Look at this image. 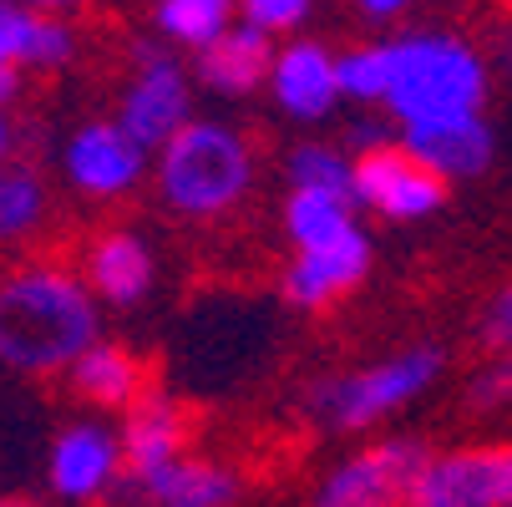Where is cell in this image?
Masks as SVG:
<instances>
[{
  "instance_id": "1",
  "label": "cell",
  "mask_w": 512,
  "mask_h": 507,
  "mask_svg": "<svg viewBox=\"0 0 512 507\" xmlns=\"http://www.w3.org/2000/svg\"><path fill=\"white\" fill-rule=\"evenodd\" d=\"M102 335V305L66 264H21L0 274V366L61 376Z\"/></svg>"
},
{
  "instance_id": "2",
  "label": "cell",
  "mask_w": 512,
  "mask_h": 507,
  "mask_svg": "<svg viewBox=\"0 0 512 507\" xmlns=\"http://www.w3.org/2000/svg\"><path fill=\"white\" fill-rule=\"evenodd\" d=\"M153 183L158 198L183 219H224L254 188V148L229 122L188 117L163 148H153Z\"/></svg>"
},
{
  "instance_id": "3",
  "label": "cell",
  "mask_w": 512,
  "mask_h": 507,
  "mask_svg": "<svg viewBox=\"0 0 512 507\" xmlns=\"http://www.w3.org/2000/svg\"><path fill=\"white\" fill-rule=\"evenodd\" d=\"M386 61H391V77H386L381 107L401 127L482 112L487 61L472 41H462L452 31H406V36L386 41Z\"/></svg>"
},
{
  "instance_id": "4",
  "label": "cell",
  "mask_w": 512,
  "mask_h": 507,
  "mask_svg": "<svg viewBox=\"0 0 512 507\" xmlns=\"http://www.w3.org/2000/svg\"><path fill=\"white\" fill-rule=\"evenodd\" d=\"M442 350L436 345H406L386 360H371L350 376H330L310 391V411L330 431H371L416 406L436 381H442Z\"/></svg>"
},
{
  "instance_id": "5",
  "label": "cell",
  "mask_w": 512,
  "mask_h": 507,
  "mask_svg": "<svg viewBox=\"0 0 512 507\" xmlns=\"http://www.w3.org/2000/svg\"><path fill=\"white\" fill-rule=\"evenodd\" d=\"M406 507H512V437L426 452Z\"/></svg>"
},
{
  "instance_id": "6",
  "label": "cell",
  "mask_w": 512,
  "mask_h": 507,
  "mask_svg": "<svg viewBox=\"0 0 512 507\" xmlns=\"http://www.w3.org/2000/svg\"><path fill=\"white\" fill-rule=\"evenodd\" d=\"M153 168V153L117 122V117H92L71 127L61 142V173L92 203H117L127 198Z\"/></svg>"
},
{
  "instance_id": "7",
  "label": "cell",
  "mask_w": 512,
  "mask_h": 507,
  "mask_svg": "<svg viewBox=\"0 0 512 507\" xmlns=\"http://www.w3.org/2000/svg\"><path fill=\"white\" fill-rule=\"evenodd\" d=\"M46 487L66 507L112 502V492L122 487V442H117V426L102 421V416L66 421L56 437H51V447H46Z\"/></svg>"
},
{
  "instance_id": "8",
  "label": "cell",
  "mask_w": 512,
  "mask_h": 507,
  "mask_svg": "<svg viewBox=\"0 0 512 507\" xmlns=\"http://www.w3.org/2000/svg\"><path fill=\"white\" fill-rule=\"evenodd\" d=\"M350 203L391 224H416L447 203V183L431 178L401 142H381V148L350 153Z\"/></svg>"
},
{
  "instance_id": "9",
  "label": "cell",
  "mask_w": 512,
  "mask_h": 507,
  "mask_svg": "<svg viewBox=\"0 0 512 507\" xmlns=\"http://www.w3.org/2000/svg\"><path fill=\"white\" fill-rule=\"evenodd\" d=\"M421 462L426 447L416 437H386L376 447H360L315 482L310 507H406Z\"/></svg>"
},
{
  "instance_id": "10",
  "label": "cell",
  "mask_w": 512,
  "mask_h": 507,
  "mask_svg": "<svg viewBox=\"0 0 512 507\" xmlns=\"http://www.w3.org/2000/svg\"><path fill=\"white\" fill-rule=\"evenodd\" d=\"M193 117V82L188 71L158 51V46H142L127 82H122V102H117V122L142 142V148H163V142Z\"/></svg>"
},
{
  "instance_id": "11",
  "label": "cell",
  "mask_w": 512,
  "mask_h": 507,
  "mask_svg": "<svg viewBox=\"0 0 512 507\" xmlns=\"http://www.w3.org/2000/svg\"><path fill=\"white\" fill-rule=\"evenodd\" d=\"M117 442H122V477L142 482L163 472L168 462L188 457L193 447V421L183 411V401H173L168 391H142L117 426Z\"/></svg>"
},
{
  "instance_id": "12",
  "label": "cell",
  "mask_w": 512,
  "mask_h": 507,
  "mask_svg": "<svg viewBox=\"0 0 512 507\" xmlns=\"http://www.w3.org/2000/svg\"><path fill=\"white\" fill-rule=\"evenodd\" d=\"M401 148L442 183H467L477 173L492 168L497 137L482 122V112H462V117H431V122H411L401 127Z\"/></svg>"
},
{
  "instance_id": "13",
  "label": "cell",
  "mask_w": 512,
  "mask_h": 507,
  "mask_svg": "<svg viewBox=\"0 0 512 507\" xmlns=\"http://www.w3.org/2000/svg\"><path fill=\"white\" fill-rule=\"evenodd\" d=\"M264 87L274 97V107L295 122H325L340 107V87H335V51L325 41H284L269 56Z\"/></svg>"
},
{
  "instance_id": "14",
  "label": "cell",
  "mask_w": 512,
  "mask_h": 507,
  "mask_svg": "<svg viewBox=\"0 0 512 507\" xmlns=\"http://www.w3.org/2000/svg\"><path fill=\"white\" fill-rule=\"evenodd\" d=\"M82 284L97 295V305H142L158 284V254L137 229H102L82 249Z\"/></svg>"
},
{
  "instance_id": "15",
  "label": "cell",
  "mask_w": 512,
  "mask_h": 507,
  "mask_svg": "<svg viewBox=\"0 0 512 507\" xmlns=\"http://www.w3.org/2000/svg\"><path fill=\"white\" fill-rule=\"evenodd\" d=\"M365 274H371V239H365V229H350L335 244L295 249V259L284 269V300L295 310H330Z\"/></svg>"
},
{
  "instance_id": "16",
  "label": "cell",
  "mask_w": 512,
  "mask_h": 507,
  "mask_svg": "<svg viewBox=\"0 0 512 507\" xmlns=\"http://www.w3.org/2000/svg\"><path fill=\"white\" fill-rule=\"evenodd\" d=\"M234 497H239V472L193 452L142 482L122 477V487L112 492L117 507H234Z\"/></svg>"
},
{
  "instance_id": "17",
  "label": "cell",
  "mask_w": 512,
  "mask_h": 507,
  "mask_svg": "<svg viewBox=\"0 0 512 507\" xmlns=\"http://www.w3.org/2000/svg\"><path fill=\"white\" fill-rule=\"evenodd\" d=\"M66 376V386H71V396L77 401H87L92 411H127L142 391H148V366L127 350V345H117V340H92L71 366L61 371Z\"/></svg>"
},
{
  "instance_id": "18",
  "label": "cell",
  "mask_w": 512,
  "mask_h": 507,
  "mask_svg": "<svg viewBox=\"0 0 512 507\" xmlns=\"http://www.w3.org/2000/svg\"><path fill=\"white\" fill-rule=\"evenodd\" d=\"M274 56V36L234 21L224 26L208 46H198V82L218 97H249L264 87V71Z\"/></svg>"
},
{
  "instance_id": "19",
  "label": "cell",
  "mask_w": 512,
  "mask_h": 507,
  "mask_svg": "<svg viewBox=\"0 0 512 507\" xmlns=\"http://www.w3.org/2000/svg\"><path fill=\"white\" fill-rule=\"evenodd\" d=\"M0 56L16 71H56L77 56V31L26 0H0Z\"/></svg>"
},
{
  "instance_id": "20",
  "label": "cell",
  "mask_w": 512,
  "mask_h": 507,
  "mask_svg": "<svg viewBox=\"0 0 512 507\" xmlns=\"http://www.w3.org/2000/svg\"><path fill=\"white\" fill-rule=\"evenodd\" d=\"M51 219V188L26 163H0V244H26Z\"/></svg>"
},
{
  "instance_id": "21",
  "label": "cell",
  "mask_w": 512,
  "mask_h": 507,
  "mask_svg": "<svg viewBox=\"0 0 512 507\" xmlns=\"http://www.w3.org/2000/svg\"><path fill=\"white\" fill-rule=\"evenodd\" d=\"M350 229H360L355 219V203L340 193H305V188H289L284 198V234L295 249H320L345 239Z\"/></svg>"
},
{
  "instance_id": "22",
  "label": "cell",
  "mask_w": 512,
  "mask_h": 507,
  "mask_svg": "<svg viewBox=\"0 0 512 507\" xmlns=\"http://www.w3.org/2000/svg\"><path fill=\"white\" fill-rule=\"evenodd\" d=\"M386 77H391L386 41H360V46L335 51V87H340V102L381 107V102H386Z\"/></svg>"
},
{
  "instance_id": "23",
  "label": "cell",
  "mask_w": 512,
  "mask_h": 507,
  "mask_svg": "<svg viewBox=\"0 0 512 507\" xmlns=\"http://www.w3.org/2000/svg\"><path fill=\"white\" fill-rule=\"evenodd\" d=\"M224 26H234V0H158V31L188 51L208 46Z\"/></svg>"
},
{
  "instance_id": "24",
  "label": "cell",
  "mask_w": 512,
  "mask_h": 507,
  "mask_svg": "<svg viewBox=\"0 0 512 507\" xmlns=\"http://www.w3.org/2000/svg\"><path fill=\"white\" fill-rule=\"evenodd\" d=\"M284 173H289V188L350 198V153L335 148V142H300V148L289 153Z\"/></svg>"
},
{
  "instance_id": "25",
  "label": "cell",
  "mask_w": 512,
  "mask_h": 507,
  "mask_svg": "<svg viewBox=\"0 0 512 507\" xmlns=\"http://www.w3.org/2000/svg\"><path fill=\"white\" fill-rule=\"evenodd\" d=\"M315 0H234V16L264 36H289V31H300L305 16H310Z\"/></svg>"
},
{
  "instance_id": "26",
  "label": "cell",
  "mask_w": 512,
  "mask_h": 507,
  "mask_svg": "<svg viewBox=\"0 0 512 507\" xmlns=\"http://www.w3.org/2000/svg\"><path fill=\"white\" fill-rule=\"evenodd\" d=\"M472 401H477V411L512 406V350H497V360L472 381Z\"/></svg>"
},
{
  "instance_id": "27",
  "label": "cell",
  "mask_w": 512,
  "mask_h": 507,
  "mask_svg": "<svg viewBox=\"0 0 512 507\" xmlns=\"http://www.w3.org/2000/svg\"><path fill=\"white\" fill-rule=\"evenodd\" d=\"M482 340L492 350H512V284L502 289V295L487 305V320H482Z\"/></svg>"
},
{
  "instance_id": "28",
  "label": "cell",
  "mask_w": 512,
  "mask_h": 507,
  "mask_svg": "<svg viewBox=\"0 0 512 507\" xmlns=\"http://www.w3.org/2000/svg\"><path fill=\"white\" fill-rule=\"evenodd\" d=\"M381 142H396V137H391V127H386V122H376V117H360V122H355V132H350V148H345V153H365V148H381Z\"/></svg>"
},
{
  "instance_id": "29",
  "label": "cell",
  "mask_w": 512,
  "mask_h": 507,
  "mask_svg": "<svg viewBox=\"0 0 512 507\" xmlns=\"http://www.w3.org/2000/svg\"><path fill=\"white\" fill-rule=\"evenodd\" d=\"M411 6H416V0H355V11L371 16V21H391V16H401Z\"/></svg>"
},
{
  "instance_id": "30",
  "label": "cell",
  "mask_w": 512,
  "mask_h": 507,
  "mask_svg": "<svg viewBox=\"0 0 512 507\" xmlns=\"http://www.w3.org/2000/svg\"><path fill=\"white\" fill-rule=\"evenodd\" d=\"M16 82H21V71H16L6 56H0V107H6V102L16 97Z\"/></svg>"
},
{
  "instance_id": "31",
  "label": "cell",
  "mask_w": 512,
  "mask_h": 507,
  "mask_svg": "<svg viewBox=\"0 0 512 507\" xmlns=\"http://www.w3.org/2000/svg\"><path fill=\"white\" fill-rule=\"evenodd\" d=\"M11 148H16V132H11V117L0 107V163H11Z\"/></svg>"
},
{
  "instance_id": "32",
  "label": "cell",
  "mask_w": 512,
  "mask_h": 507,
  "mask_svg": "<svg viewBox=\"0 0 512 507\" xmlns=\"http://www.w3.org/2000/svg\"><path fill=\"white\" fill-rule=\"evenodd\" d=\"M26 6H36V11H51V16H61V11H71V6H82V0H26Z\"/></svg>"
},
{
  "instance_id": "33",
  "label": "cell",
  "mask_w": 512,
  "mask_h": 507,
  "mask_svg": "<svg viewBox=\"0 0 512 507\" xmlns=\"http://www.w3.org/2000/svg\"><path fill=\"white\" fill-rule=\"evenodd\" d=\"M0 507H36L31 497H0Z\"/></svg>"
}]
</instances>
